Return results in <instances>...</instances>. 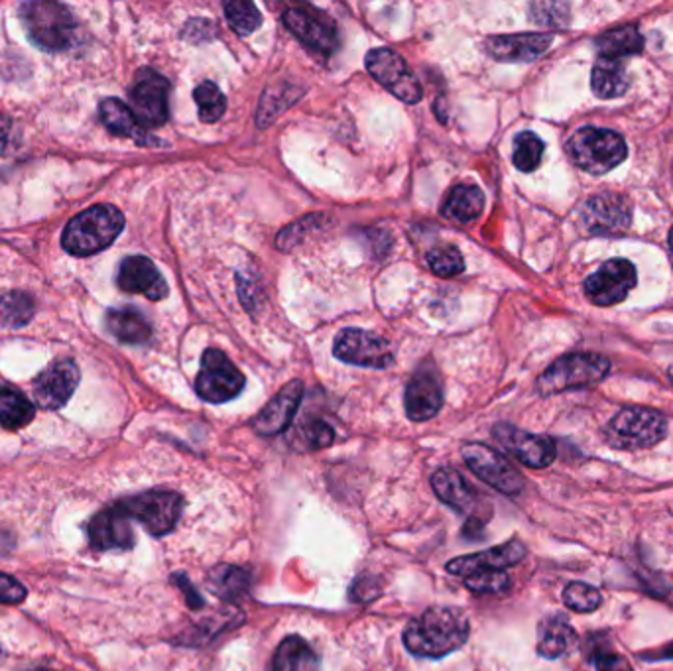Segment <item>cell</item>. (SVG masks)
Instances as JSON below:
<instances>
[{"label": "cell", "mask_w": 673, "mask_h": 671, "mask_svg": "<svg viewBox=\"0 0 673 671\" xmlns=\"http://www.w3.org/2000/svg\"><path fill=\"white\" fill-rule=\"evenodd\" d=\"M471 635L469 618L456 607H431L404 630V645L418 658H444L463 648Z\"/></svg>", "instance_id": "obj_1"}, {"label": "cell", "mask_w": 673, "mask_h": 671, "mask_svg": "<svg viewBox=\"0 0 673 671\" xmlns=\"http://www.w3.org/2000/svg\"><path fill=\"white\" fill-rule=\"evenodd\" d=\"M122 228L125 217L119 209L113 205H93L67 223L62 245L70 255L92 256L113 245Z\"/></svg>", "instance_id": "obj_2"}, {"label": "cell", "mask_w": 673, "mask_h": 671, "mask_svg": "<svg viewBox=\"0 0 673 671\" xmlns=\"http://www.w3.org/2000/svg\"><path fill=\"white\" fill-rule=\"evenodd\" d=\"M20 20L32 44L52 54L72 46L77 32L72 12L57 2H28L20 9Z\"/></svg>", "instance_id": "obj_3"}, {"label": "cell", "mask_w": 673, "mask_h": 671, "mask_svg": "<svg viewBox=\"0 0 673 671\" xmlns=\"http://www.w3.org/2000/svg\"><path fill=\"white\" fill-rule=\"evenodd\" d=\"M665 434L667 422L660 412L630 406L620 409L619 414L610 419L609 426L605 427V441L612 449L638 451L660 444Z\"/></svg>", "instance_id": "obj_4"}, {"label": "cell", "mask_w": 673, "mask_h": 671, "mask_svg": "<svg viewBox=\"0 0 673 671\" xmlns=\"http://www.w3.org/2000/svg\"><path fill=\"white\" fill-rule=\"evenodd\" d=\"M567 150L574 162L592 175L609 173L624 162L628 155L627 142L619 132L597 127L581 128L575 132Z\"/></svg>", "instance_id": "obj_5"}, {"label": "cell", "mask_w": 673, "mask_h": 671, "mask_svg": "<svg viewBox=\"0 0 673 671\" xmlns=\"http://www.w3.org/2000/svg\"><path fill=\"white\" fill-rule=\"evenodd\" d=\"M609 371V359L602 354H565L540 376L537 392L542 396H552L559 392L587 388V386L601 382Z\"/></svg>", "instance_id": "obj_6"}, {"label": "cell", "mask_w": 673, "mask_h": 671, "mask_svg": "<svg viewBox=\"0 0 673 671\" xmlns=\"http://www.w3.org/2000/svg\"><path fill=\"white\" fill-rule=\"evenodd\" d=\"M122 510L132 520H138L150 534H170L180 522L183 510V499L172 490H148L132 499L120 500Z\"/></svg>", "instance_id": "obj_7"}, {"label": "cell", "mask_w": 673, "mask_h": 671, "mask_svg": "<svg viewBox=\"0 0 673 671\" xmlns=\"http://www.w3.org/2000/svg\"><path fill=\"white\" fill-rule=\"evenodd\" d=\"M245 374L231 363L227 354L218 349H207L201 359V371L195 379V391L201 400L223 404L237 398L245 388Z\"/></svg>", "instance_id": "obj_8"}, {"label": "cell", "mask_w": 673, "mask_h": 671, "mask_svg": "<svg viewBox=\"0 0 673 671\" xmlns=\"http://www.w3.org/2000/svg\"><path fill=\"white\" fill-rule=\"evenodd\" d=\"M364 65L376 82L386 87L396 99L408 105H416L421 100V85L418 77L412 73L408 64L400 55L392 52L391 47H376L364 57Z\"/></svg>", "instance_id": "obj_9"}, {"label": "cell", "mask_w": 673, "mask_h": 671, "mask_svg": "<svg viewBox=\"0 0 673 671\" xmlns=\"http://www.w3.org/2000/svg\"><path fill=\"white\" fill-rule=\"evenodd\" d=\"M464 464L481 481L491 484L506 497H519L524 490V479L504 455L489 445L467 444L461 449Z\"/></svg>", "instance_id": "obj_10"}, {"label": "cell", "mask_w": 673, "mask_h": 671, "mask_svg": "<svg viewBox=\"0 0 673 671\" xmlns=\"http://www.w3.org/2000/svg\"><path fill=\"white\" fill-rule=\"evenodd\" d=\"M130 103L142 127H162L170 115V82L154 70L138 72L130 89Z\"/></svg>", "instance_id": "obj_11"}, {"label": "cell", "mask_w": 673, "mask_h": 671, "mask_svg": "<svg viewBox=\"0 0 673 671\" xmlns=\"http://www.w3.org/2000/svg\"><path fill=\"white\" fill-rule=\"evenodd\" d=\"M637 268L628 260L615 258L602 264L597 273L585 280V296L595 306H615L627 298L637 286Z\"/></svg>", "instance_id": "obj_12"}, {"label": "cell", "mask_w": 673, "mask_h": 671, "mask_svg": "<svg viewBox=\"0 0 673 671\" xmlns=\"http://www.w3.org/2000/svg\"><path fill=\"white\" fill-rule=\"evenodd\" d=\"M339 361L366 369H386L394 361L391 347L383 337L374 336L363 329H345L335 339L333 349Z\"/></svg>", "instance_id": "obj_13"}, {"label": "cell", "mask_w": 673, "mask_h": 671, "mask_svg": "<svg viewBox=\"0 0 673 671\" xmlns=\"http://www.w3.org/2000/svg\"><path fill=\"white\" fill-rule=\"evenodd\" d=\"M492 436L496 437V441L526 467L544 469V467H549L555 461L557 451H555V444L549 437L530 434V432L510 426V424L494 426Z\"/></svg>", "instance_id": "obj_14"}, {"label": "cell", "mask_w": 673, "mask_h": 671, "mask_svg": "<svg viewBox=\"0 0 673 671\" xmlns=\"http://www.w3.org/2000/svg\"><path fill=\"white\" fill-rule=\"evenodd\" d=\"M79 384V369L72 359H57L47 366L46 371L38 374L32 384V394L38 406L44 409L64 408L70 402L73 392Z\"/></svg>", "instance_id": "obj_15"}, {"label": "cell", "mask_w": 673, "mask_h": 671, "mask_svg": "<svg viewBox=\"0 0 673 671\" xmlns=\"http://www.w3.org/2000/svg\"><path fill=\"white\" fill-rule=\"evenodd\" d=\"M284 24L293 36L311 50L331 54L336 47V26L328 14L310 7H296L284 12Z\"/></svg>", "instance_id": "obj_16"}, {"label": "cell", "mask_w": 673, "mask_h": 671, "mask_svg": "<svg viewBox=\"0 0 673 671\" xmlns=\"http://www.w3.org/2000/svg\"><path fill=\"white\" fill-rule=\"evenodd\" d=\"M526 545L520 540H510L506 544L496 545L491 550H484L479 554L456 557L453 562L447 563V572L457 577H469L479 572H504L526 557Z\"/></svg>", "instance_id": "obj_17"}, {"label": "cell", "mask_w": 673, "mask_h": 671, "mask_svg": "<svg viewBox=\"0 0 673 671\" xmlns=\"http://www.w3.org/2000/svg\"><path fill=\"white\" fill-rule=\"evenodd\" d=\"M127 512L119 502L110 509L103 510L93 518L89 524V542L99 552L110 550H130L135 545V530L130 526Z\"/></svg>", "instance_id": "obj_18"}, {"label": "cell", "mask_w": 673, "mask_h": 671, "mask_svg": "<svg viewBox=\"0 0 673 671\" xmlns=\"http://www.w3.org/2000/svg\"><path fill=\"white\" fill-rule=\"evenodd\" d=\"M583 221L595 235H612L630 225L628 201L619 193H599L583 207Z\"/></svg>", "instance_id": "obj_19"}, {"label": "cell", "mask_w": 673, "mask_h": 671, "mask_svg": "<svg viewBox=\"0 0 673 671\" xmlns=\"http://www.w3.org/2000/svg\"><path fill=\"white\" fill-rule=\"evenodd\" d=\"M404 406L412 422H428L444 406L441 381L431 369H421L412 376L404 396Z\"/></svg>", "instance_id": "obj_20"}, {"label": "cell", "mask_w": 673, "mask_h": 671, "mask_svg": "<svg viewBox=\"0 0 673 671\" xmlns=\"http://www.w3.org/2000/svg\"><path fill=\"white\" fill-rule=\"evenodd\" d=\"M120 290L142 294L148 300L160 301L168 296V284L156 264L146 256H128L119 268Z\"/></svg>", "instance_id": "obj_21"}, {"label": "cell", "mask_w": 673, "mask_h": 671, "mask_svg": "<svg viewBox=\"0 0 673 671\" xmlns=\"http://www.w3.org/2000/svg\"><path fill=\"white\" fill-rule=\"evenodd\" d=\"M301 396H303V384L300 381L286 384L282 391L278 392L265 409L255 417L253 426L256 434L270 437L282 434L284 429H288L291 419L296 416V412L300 408Z\"/></svg>", "instance_id": "obj_22"}, {"label": "cell", "mask_w": 673, "mask_h": 671, "mask_svg": "<svg viewBox=\"0 0 673 671\" xmlns=\"http://www.w3.org/2000/svg\"><path fill=\"white\" fill-rule=\"evenodd\" d=\"M554 44L552 34H512L487 40V52L499 62H534Z\"/></svg>", "instance_id": "obj_23"}, {"label": "cell", "mask_w": 673, "mask_h": 671, "mask_svg": "<svg viewBox=\"0 0 673 671\" xmlns=\"http://www.w3.org/2000/svg\"><path fill=\"white\" fill-rule=\"evenodd\" d=\"M431 487L441 502H446L447 507L461 514H469L477 507V492L473 487L464 481L461 472L451 467L437 469L431 475Z\"/></svg>", "instance_id": "obj_24"}, {"label": "cell", "mask_w": 673, "mask_h": 671, "mask_svg": "<svg viewBox=\"0 0 673 671\" xmlns=\"http://www.w3.org/2000/svg\"><path fill=\"white\" fill-rule=\"evenodd\" d=\"M577 635L564 615L546 617L537 626V653L546 660H557L571 650Z\"/></svg>", "instance_id": "obj_25"}, {"label": "cell", "mask_w": 673, "mask_h": 671, "mask_svg": "<svg viewBox=\"0 0 673 671\" xmlns=\"http://www.w3.org/2000/svg\"><path fill=\"white\" fill-rule=\"evenodd\" d=\"M100 120L105 123V127L109 128L113 135L117 137L132 138L138 145H152L158 142L152 137L146 135L145 127L138 123L132 109H128L127 105L119 99H105L99 107Z\"/></svg>", "instance_id": "obj_26"}, {"label": "cell", "mask_w": 673, "mask_h": 671, "mask_svg": "<svg viewBox=\"0 0 673 671\" xmlns=\"http://www.w3.org/2000/svg\"><path fill=\"white\" fill-rule=\"evenodd\" d=\"M107 329L127 345H145L152 337V326L135 308L110 309L107 313Z\"/></svg>", "instance_id": "obj_27"}, {"label": "cell", "mask_w": 673, "mask_h": 671, "mask_svg": "<svg viewBox=\"0 0 673 671\" xmlns=\"http://www.w3.org/2000/svg\"><path fill=\"white\" fill-rule=\"evenodd\" d=\"M273 671H319V660L301 636H288L276 648Z\"/></svg>", "instance_id": "obj_28"}, {"label": "cell", "mask_w": 673, "mask_h": 671, "mask_svg": "<svg viewBox=\"0 0 673 671\" xmlns=\"http://www.w3.org/2000/svg\"><path fill=\"white\" fill-rule=\"evenodd\" d=\"M207 585L215 597L233 603L250 587V573L237 565H217L207 575Z\"/></svg>", "instance_id": "obj_29"}, {"label": "cell", "mask_w": 673, "mask_h": 671, "mask_svg": "<svg viewBox=\"0 0 673 671\" xmlns=\"http://www.w3.org/2000/svg\"><path fill=\"white\" fill-rule=\"evenodd\" d=\"M592 93L601 99H615L628 89V73L617 60L601 57L591 73Z\"/></svg>", "instance_id": "obj_30"}, {"label": "cell", "mask_w": 673, "mask_h": 671, "mask_svg": "<svg viewBox=\"0 0 673 671\" xmlns=\"http://www.w3.org/2000/svg\"><path fill=\"white\" fill-rule=\"evenodd\" d=\"M484 209V193L477 185H457L451 190L444 207V215L456 223H471Z\"/></svg>", "instance_id": "obj_31"}, {"label": "cell", "mask_w": 673, "mask_h": 671, "mask_svg": "<svg viewBox=\"0 0 673 671\" xmlns=\"http://www.w3.org/2000/svg\"><path fill=\"white\" fill-rule=\"evenodd\" d=\"M36 416L34 404L12 386H0V426L22 429Z\"/></svg>", "instance_id": "obj_32"}, {"label": "cell", "mask_w": 673, "mask_h": 671, "mask_svg": "<svg viewBox=\"0 0 673 671\" xmlns=\"http://www.w3.org/2000/svg\"><path fill=\"white\" fill-rule=\"evenodd\" d=\"M599 54L605 60H617L624 55L640 54L644 50V38L638 32L637 26H622L609 30L597 40Z\"/></svg>", "instance_id": "obj_33"}, {"label": "cell", "mask_w": 673, "mask_h": 671, "mask_svg": "<svg viewBox=\"0 0 673 671\" xmlns=\"http://www.w3.org/2000/svg\"><path fill=\"white\" fill-rule=\"evenodd\" d=\"M34 298L26 291H9L0 298V323L4 327L26 326L34 318Z\"/></svg>", "instance_id": "obj_34"}, {"label": "cell", "mask_w": 673, "mask_h": 671, "mask_svg": "<svg viewBox=\"0 0 673 671\" xmlns=\"http://www.w3.org/2000/svg\"><path fill=\"white\" fill-rule=\"evenodd\" d=\"M193 99L197 103L201 123H207V125L217 123L218 118L223 117L225 110H227V99L215 83H200L193 92Z\"/></svg>", "instance_id": "obj_35"}, {"label": "cell", "mask_w": 673, "mask_h": 671, "mask_svg": "<svg viewBox=\"0 0 673 671\" xmlns=\"http://www.w3.org/2000/svg\"><path fill=\"white\" fill-rule=\"evenodd\" d=\"M544 142L542 138L534 132H522L514 140V152H512V162L519 168L520 172L530 173L537 170V166L542 162L544 156Z\"/></svg>", "instance_id": "obj_36"}, {"label": "cell", "mask_w": 673, "mask_h": 671, "mask_svg": "<svg viewBox=\"0 0 673 671\" xmlns=\"http://www.w3.org/2000/svg\"><path fill=\"white\" fill-rule=\"evenodd\" d=\"M225 17H227L228 26L233 28L238 36H250L256 28L263 24V17L255 4L243 2V0L227 2Z\"/></svg>", "instance_id": "obj_37"}, {"label": "cell", "mask_w": 673, "mask_h": 671, "mask_svg": "<svg viewBox=\"0 0 673 671\" xmlns=\"http://www.w3.org/2000/svg\"><path fill=\"white\" fill-rule=\"evenodd\" d=\"M565 607L571 608L575 613H592L601 607L602 597L597 587L583 581L569 583L564 590Z\"/></svg>", "instance_id": "obj_38"}, {"label": "cell", "mask_w": 673, "mask_h": 671, "mask_svg": "<svg viewBox=\"0 0 673 671\" xmlns=\"http://www.w3.org/2000/svg\"><path fill=\"white\" fill-rule=\"evenodd\" d=\"M428 264L431 273L439 278H453L464 270V260L456 246H437L428 253Z\"/></svg>", "instance_id": "obj_39"}, {"label": "cell", "mask_w": 673, "mask_h": 671, "mask_svg": "<svg viewBox=\"0 0 673 671\" xmlns=\"http://www.w3.org/2000/svg\"><path fill=\"white\" fill-rule=\"evenodd\" d=\"M464 585L477 595H499L509 590L510 577L504 572H479L469 575Z\"/></svg>", "instance_id": "obj_40"}, {"label": "cell", "mask_w": 673, "mask_h": 671, "mask_svg": "<svg viewBox=\"0 0 673 671\" xmlns=\"http://www.w3.org/2000/svg\"><path fill=\"white\" fill-rule=\"evenodd\" d=\"M300 437L306 451H318V449H325L335 441V432L325 422L313 419V422H308L306 426L301 427Z\"/></svg>", "instance_id": "obj_41"}, {"label": "cell", "mask_w": 673, "mask_h": 671, "mask_svg": "<svg viewBox=\"0 0 673 671\" xmlns=\"http://www.w3.org/2000/svg\"><path fill=\"white\" fill-rule=\"evenodd\" d=\"M26 589L19 579L0 573V605H19L26 599Z\"/></svg>", "instance_id": "obj_42"}, {"label": "cell", "mask_w": 673, "mask_h": 671, "mask_svg": "<svg viewBox=\"0 0 673 671\" xmlns=\"http://www.w3.org/2000/svg\"><path fill=\"white\" fill-rule=\"evenodd\" d=\"M381 593H383V590H381V583L374 579V577H368V575L359 577V579L351 585V599L355 600V603H371V600L376 599Z\"/></svg>", "instance_id": "obj_43"}, {"label": "cell", "mask_w": 673, "mask_h": 671, "mask_svg": "<svg viewBox=\"0 0 673 671\" xmlns=\"http://www.w3.org/2000/svg\"><path fill=\"white\" fill-rule=\"evenodd\" d=\"M595 663L597 671H634L627 658L620 653H599Z\"/></svg>", "instance_id": "obj_44"}, {"label": "cell", "mask_w": 673, "mask_h": 671, "mask_svg": "<svg viewBox=\"0 0 673 671\" xmlns=\"http://www.w3.org/2000/svg\"><path fill=\"white\" fill-rule=\"evenodd\" d=\"M172 581L183 590V595H185V600H188L190 608H201L205 605L203 597H201L197 590L193 589L192 583H190V579H188L183 573H173Z\"/></svg>", "instance_id": "obj_45"}, {"label": "cell", "mask_w": 673, "mask_h": 671, "mask_svg": "<svg viewBox=\"0 0 673 671\" xmlns=\"http://www.w3.org/2000/svg\"><path fill=\"white\" fill-rule=\"evenodd\" d=\"M10 135H12V123L7 117H0V155L9 150Z\"/></svg>", "instance_id": "obj_46"}, {"label": "cell", "mask_w": 673, "mask_h": 671, "mask_svg": "<svg viewBox=\"0 0 673 671\" xmlns=\"http://www.w3.org/2000/svg\"><path fill=\"white\" fill-rule=\"evenodd\" d=\"M482 526H484V524H482V520H479V518H471V520L467 522V526H464V537H471V540L482 537Z\"/></svg>", "instance_id": "obj_47"}, {"label": "cell", "mask_w": 673, "mask_h": 671, "mask_svg": "<svg viewBox=\"0 0 673 671\" xmlns=\"http://www.w3.org/2000/svg\"><path fill=\"white\" fill-rule=\"evenodd\" d=\"M673 660V642L660 648L655 653H642V660Z\"/></svg>", "instance_id": "obj_48"}, {"label": "cell", "mask_w": 673, "mask_h": 671, "mask_svg": "<svg viewBox=\"0 0 673 671\" xmlns=\"http://www.w3.org/2000/svg\"><path fill=\"white\" fill-rule=\"evenodd\" d=\"M670 246H672V251H673V228H672V231H670Z\"/></svg>", "instance_id": "obj_49"}, {"label": "cell", "mask_w": 673, "mask_h": 671, "mask_svg": "<svg viewBox=\"0 0 673 671\" xmlns=\"http://www.w3.org/2000/svg\"><path fill=\"white\" fill-rule=\"evenodd\" d=\"M34 671H54V670H44V668H42V670H34Z\"/></svg>", "instance_id": "obj_50"}, {"label": "cell", "mask_w": 673, "mask_h": 671, "mask_svg": "<svg viewBox=\"0 0 673 671\" xmlns=\"http://www.w3.org/2000/svg\"><path fill=\"white\" fill-rule=\"evenodd\" d=\"M672 376H673V369H672Z\"/></svg>", "instance_id": "obj_51"}]
</instances>
